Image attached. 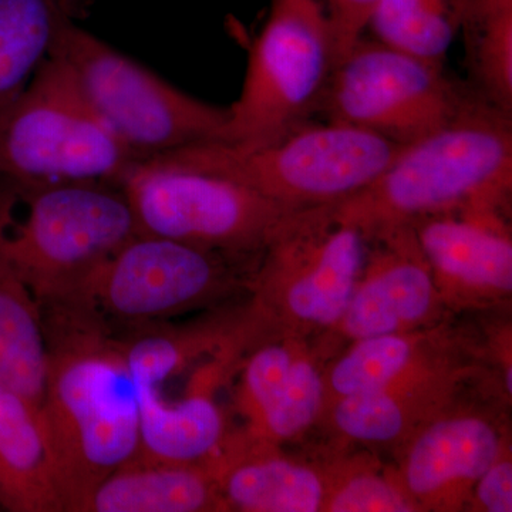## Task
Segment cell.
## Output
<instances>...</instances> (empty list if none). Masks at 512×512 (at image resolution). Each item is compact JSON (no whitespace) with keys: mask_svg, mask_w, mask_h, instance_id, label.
<instances>
[{"mask_svg":"<svg viewBox=\"0 0 512 512\" xmlns=\"http://www.w3.org/2000/svg\"><path fill=\"white\" fill-rule=\"evenodd\" d=\"M402 446L396 477L417 511L463 507L480 477L507 450L491 417L470 410L448 412V407Z\"/></svg>","mask_w":512,"mask_h":512,"instance_id":"9a60e30c","label":"cell"},{"mask_svg":"<svg viewBox=\"0 0 512 512\" xmlns=\"http://www.w3.org/2000/svg\"><path fill=\"white\" fill-rule=\"evenodd\" d=\"M111 133L137 161L224 141L228 107L197 99L72 20L53 47Z\"/></svg>","mask_w":512,"mask_h":512,"instance_id":"52a82bcc","label":"cell"},{"mask_svg":"<svg viewBox=\"0 0 512 512\" xmlns=\"http://www.w3.org/2000/svg\"><path fill=\"white\" fill-rule=\"evenodd\" d=\"M461 370L439 357L376 392L333 400L323 410L345 439L367 444H403L453 400Z\"/></svg>","mask_w":512,"mask_h":512,"instance_id":"e0dca14e","label":"cell"},{"mask_svg":"<svg viewBox=\"0 0 512 512\" xmlns=\"http://www.w3.org/2000/svg\"><path fill=\"white\" fill-rule=\"evenodd\" d=\"M323 511L329 512H413L417 511L404 493L396 474L379 473L370 464L326 471Z\"/></svg>","mask_w":512,"mask_h":512,"instance_id":"484cf974","label":"cell"},{"mask_svg":"<svg viewBox=\"0 0 512 512\" xmlns=\"http://www.w3.org/2000/svg\"><path fill=\"white\" fill-rule=\"evenodd\" d=\"M335 67L328 12L319 0H272L249 52L238 99L228 107L229 143H266L309 120Z\"/></svg>","mask_w":512,"mask_h":512,"instance_id":"9c48e42d","label":"cell"},{"mask_svg":"<svg viewBox=\"0 0 512 512\" xmlns=\"http://www.w3.org/2000/svg\"><path fill=\"white\" fill-rule=\"evenodd\" d=\"M138 234L256 259L288 210L177 150L131 165L120 181Z\"/></svg>","mask_w":512,"mask_h":512,"instance_id":"ba28073f","label":"cell"},{"mask_svg":"<svg viewBox=\"0 0 512 512\" xmlns=\"http://www.w3.org/2000/svg\"><path fill=\"white\" fill-rule=\"evenodd\" d=\"M467 101L441 64L360 39L333 67L320 107L329 120L407 146L446 126Z\"/></svg>","mask_w":512,"mask_h":512,"instance_id":"8fae6325","label":"cell"},{"mask_svg":"<svg viewBox=\"0 0 512 512\" xmlns=\"http://www.w3.org/2000/svg\"><path fill=\"white\" fill-rule=\"evenodd\" d=\"M511 114L468 99L453 120L403 146L375 183L335 205L366 239L481 202H508Z\"/></svg>","mask_w":512,"mask_h":512,"instance_id":"7a4b0ae2","label":"cell"},{"mask_svg":"<svg viewBox=\"0 0 512 512\" xmlns=\"http://www.w3.org/2000/svg\"><path fill=\"white\" fill-rule=\"evenodd\" d=\"M225 511L207 463H156L137 458L101 481L80 512Z\"/></svg>","mask_w":512,"mask_h":512,"instance_id":"ac0fdd59","label":"cell"},{"mask_svg":"<svg viewBox=\"0 0 512 512\" xmlns=\"http://www.w3.org/2000/svg\"><path fill=\"white\" fill-rule=\"evenodd\" d=\"M471 498L483 511H512V461L507 450L480 477Z\"/></svg>","mask_w":512,"mask_h":512,"instance_id":"83f0119b","label":"cell"},{"mask_svg":"<svg viewBox=\"0 0 512 512\" xmlns=\"http://www.w3.org/2000/svg\"><path fill=\"white\" fill-rule=\"evenodd\" d=\"M467 0H379L369 26L375 39L410 55L443 63L460 32Z\"/></svg>","mask_w":512,"mask_h":512,"instance_id":"cb8c5ba5","label":"cell"},{"mask_svg":"<svg viewBox=\"0 0 512 512\" xmlns=\"http://www.w3.org/2000/svg\"><path fill=\"white\" fill-rule=\"evenodd\" d=\"M57 2L60 3V6H62L69 15H72L74 10L82 9L86 3H89V0H57Z\"/></svg>","mask_w":512,"mask_h":512,"instance_id":"f1b7e54d","label":"cell"},{"mask_svg":"<svg viewBox=\"0 0 512 512\" xmlns=\"http://www.w3.org/2000/svg\"><path fill=\"white\" fill-rule=\"evenodd\" d=\"M238 258L174 239L137 234L94 272L70 299L110 330L165 322L220 302L248 279ZM62 302V303H66Z\"/></svg>","mask_w":512,"mask_h":512,"instance_id":"30bf717a","label":"cell"},{"mask_svg":"<svg viewBox=\"0 0 512 512\" xmlns=\"http://www.w3.org/2000/svg\"><path fill=\"white\" fill-rule=\"evenodd\" d=\"M365 264L342 318L313 346L316 355H332L357 340L421 330L436 319L443 298L421 255L412 227L367 238ZM340 349V350H343Z\"/></svg>","mask_w":512,"mask_h":512,"instance_id":"7c38bea8","label":"cell"},{"mask_svg":"<svg viewBox=\"0 0 512 512\" xmlns=\"http://www.w3.org/2000/svg\"><path fill=\"white\" fill-rule=\"evenodd\" d=\"M335 47V66L362 39L379 0H326Z\"/></svg>","mask_w":512,"mask_h":512,"instance_id":"4316f807","label":"cell"},{"mask_svg":"<svg viewBox=\"0 0 512 512\" xmlns=\"http://www.w3.org/2000/svg\"><path fill=\"white\" fill-rule=\"evenodd\" d=\"M366 248L365 235L335 205L286 212L249 276L252 312L271 332L322 336L342 318Z\"/></svg>","mask_w":512,"mask_h":512,"instance_id":"5b68a950","label":"cell"},{"mask_svg":"<svg viewBox=\"0 0 512 512\" xmlns=\"http://www.w3.org/2000/svg\"><path fill=\"white\" fill-rule=\"evenodd\" d=\"M275 447L231 430L217 456L207 461L225 511H323L326 470L281 456Z\"/></svg>","mask_w":512,"mask_h":512,"instance_id":"2e32d148","label":"cell"},{"mask_svg":"<svg viewBox=\"0 0 512 512\" xmlns=\"http://www.w3.org/2000/svg\"><path fill=\"white\" fill-rule=\"evenodd\" d=\"M69 20L57 0H0V116L52 55Z\"/></svg>","mask_w":512,"mask_h":512,"instance_id":"7402d4cb","label":"cell"},{"mask_svg":"<svg viewBox=\"0 0 512 512\" xmlns=\"http://www.w3.org/2000/svg\"><path fill=\"white\" fill-rule=\"evenodd\" d=\"M0 510L62 512L39 412L0 383Z\"/></svg>","mask_w":512,"mask_h":512,"instance_id":"ffe728a7","label":"cell"},{"mask_svg":"<svg viewBox=\"0 0 512 512\" xmlns=\"http://www.w3.org/2000/svg\"><path fill=\"white\" fill-rule=\"evenodd\" d=\"M137 234L119 184L0 181V249L39 308L74 298Z\"/></svg>","mask_w":512,"mask_h":512,"instance_id":"3957f363","label":"cell"},{"mask_svg":"<svg viewBox=\"0 0 512 512\" xmlns=\"http://www.w3.org/2000/svg\"><path fill=\"white\" fill-rule=\"evenodd\" d=\"M46 372L39 305L0 249V383L28 399L39 412Z\"/></svg>","mask_w":512,"mask_h":512,"instance_id":"44dd1931","label":"cell"},{"mask_svg":"<svg viewBox=\"0 0 512 512\" xmlns=\"http://www.w3.org/2000/svg\"><path fill=\"white\" fill-rule=\"evenodd\" d=\"M141 460L200 464L217 456L229 433L214 396L188 393L170 399L156 387L137 386Z\"/></svg>","mask_w":512,"mask_h":512,"instance_id":"d6986e66","label":"cell"},{"mask_svg":"<svg viewBox=\"0 0 512 512\" xmlns=\"http://www.w3.org/2000/svg\"><path fill=\"white\" fill-rule=\"evenodd\" d=\"M402 147L342 121L308 120L254 146L211 141L177 151L293 211L350 200L375 183Z\"/></svg>","mask_w":512,"mask_h":512,"instance_id":"277c9868","label":"cell"},{"mask_svg":"<svg viewBox=\"0 0 512 512\" xmlns=\"http://www.w3.org/2000/svg\"><path fill=\"white\" fill-rule=\"evenodd\" d=\"M439 357L429 335L421 330L350 343L323 370L325 407L342 397L384 389Z\"/></svg>","mask_w":512,"mask_h":512,"instance_id":"603a6c76","label":"cell"},{"mask_svg":"<svg viewBox=\"0 0 512 512\" xmlns=\"http://www.w3.org/2000/svg\"><path fill=\"white\" fill-rule=\"evenodd\" d=\"M421 255L446 301L493 302L512 291L507 202H481L412 225Z\"/></svg>","mask_w":512,"mask_h":512,"instance_id":"5bb4252c","label":"cell"},{"mask_svg":"<svg viewBox=\"0 0 512 512\" xmlns=\"http://www.w3.org/2000/svg\"><path fill=\"white\" fill-rule=\"evenodd\" d=\"M484 100L512 111V0H467L461 29Z\"/></svg>","mask_w":512,"mask_h":512,"instance_id":"d4e9b609","label":"cell"},{"mask_svg":"<svg viewBox=\"0 0 512 512\" xmlns=\"http://www.w3.org/2000/svg\"><path fill=\"white\" fill-rule=\"evenodd\" d=\"M136 161L55 55L0 116L2 183L120 184Z\"/></svg>","mask_w":512,"mask_h":512,"instance_id":"8992f818","label":"cell"},{"mask_svg":"<svg viewBox=\"0 0 512 512\" xmlns=\"http://www.w3.org/2000/svg\"><path fill=\"white\" fill-rule=\"evenodd\" d=\"M47 350L39 421L62 512L141 453L137 387L111 330L79 303L40 308Z\"/></svg>","mask_w":512,"mask_h":512,"instance_id":"6da1fadb","label":"cell"},{"mask_svg":"<svg viewBox=\"0 0 512 512\" xmlns=\"http://www.w3.org/2000/svg\"><path fill=\"white\" fill-rule=\"evenodd\" d=\"M235 372L242 433L276 444L303 436L322 419L325 380L315 349L292 333L264 332L251 343Z\"/></svg>","mask_w":512,"mask_h":512,"instance_id":"4fadbf2b","label":"cell"}]
</instances>
